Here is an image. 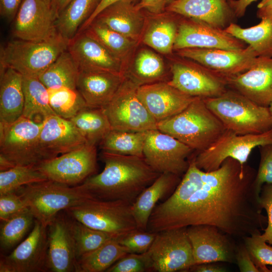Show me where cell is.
Here are the masks:
<instances>
[{"label": "cell", "mask_w": 272, "mask_h": 272, "mask_svg": "<svg viewBox=\"0 0 272 272\" xmlns=\"http://www.w3.org/2000/svg\"><path fill=\"white\" fill-rule=\"evenodd\" d=\"M120 74L106 71H80L77 89L88 107L103 108L112 99L124 81Z\"/></svg>", "instance_id": "25"}, {"label": "cell", "mask_w": 272, "mask_h": 272, "mask_svg": "<svg viewBox=\"0 0 272 272\" xmlns=\"http://www.w3.org/2000/svg\"><path fill=\"white\" fill-rule=\"evenodd\" d=\"M28 210L26 203L16 192L0 194L1 222Z\"/></svg>", "instance_id": "48"}, {"label": "cell", "mask_w": 272, "mask_h": 272, "mask_svg": "<svg viewBox=\"0 0 272 272\" xmlns=\"http://www.w3.org/2000/svg\"><path fill=\"white\" fill-rule=\"evenodd\" d=\"M48 227L35 219L28 236L9 255L0 259V272H45L47 268Z\"/></svg>", "instance_id": "15"}, {"label": "cell", "mask_w": 272, "mask_h": 272, "mask_svg": "<svg viewBox=\"0 0 272 272\" xmlns=\"http://www.w3.org/2000/svg\"><path fill=\"white\" fill-rule=\"evenodd\" d=\"M67 50L79 72L100 71L123 75L122 60L83 31L69 41Z\"/></svg>", "instance_id": "22"}, {"label": "cell", "mask_w": 272, "mask_h": 272, "mask_svg": "<svg viewBox=\"0 0 272 272\" xmlns=\"http://www.w3.org/2000/svg\"><path fill=\"white\" fill-rule=\"evenodd\" d=\"M147 252L151 260L152 271H188L195 265L187 227L156 233Z\"/></svg>", "instance_id": "10"}, {"label": "cell", "mask_w": 272, "mask_h": 272, "mask_svg": "<svg viewBox=\"0 0 272 272\" xmlns=\"http://www.w3.org/2000/svg\"><path fill=\"white\" fill-rule=\"evenodd\" d=\"M256 233L245 237L244 245L253 262L260 272H270L267 265L272 266V246L268 245L260 236Z\"/></svg>", "instance_id": "44"}, {"label": "cell", "mask_w": 272, "mask_h": 272, "mask_svg": "<svg viewBox=\"0 0 272 272\" xmlns=\"http://www.w3.org/2000/svg\"><path fill=\"white\" fill-rule=\"evenodd\" d=\"M55 18L48 0H23L13 20L16 39L42 41L55 36Z\"/></svg>", "instance_id": "17"}, {"label": "cell", "mask_w": 272, "mask_h": 272, "mask_svg": "<svg viewBox=\"0 0 272 272\" xmlns=\"http://www.w3.org/2000/svg\"><path fill=\"white\" fill-rule=\"evenodd\" d=\"M16 165L9 159L0 154V172L8 170Z\"/></svg>", "instance_id": "57"}, {"label": "cell", "mask_w": 272, "mask_h": 272, "mask_svg": "<svg viewBox=\"0 0 272 272\" xmlns=\"http://www.w3.org/2000/svg\"><path fill=\"white\" fill-rule=\"evenodd\" d=\"M66 215L68 226L75 242L78 259L114 238L108 234L89 227Z\"/></svg>", "instance_id": "41"}, {"label": "cell", "mask_w": 272, "mask_h": 272, "mask_svg": "<svg viewBox=\"0 0 272 272\" xmlns=\"http://www.w3.org/2000/svg\"><path fill=\"white\" fill-rule=\"evenodd\" d=\"M103 171L83 183L96 198L122 200L132 203L160 175L144 157L102 152Z\"/></svg>", "instance_id": "2"}, {"label": "cell", "mask_w": 272, "mask_h": 272, "mask_svg": "<svg viewBox=\"0 0 272 272\" xmlns=\"http://www.w3.org/2000/svg\"><path fill=\"white\" fill-rule=\"evenodd\" d=\"M23 0H0V14L8 21H13Z\"/></svg>", "instance_id": "52"}, {"label": "cell", "mask_w": 272, "mask_h": 272, "mask_svg": "<svg viewBox=\"0 0 272 272\" xmlns=\"http://www.w3.org/2000/svg\"><path fill=\"white\" fill-rule=\"evenodd\" d=\"M24 106L23 76L11 68L0 69V124L22 116Z\"/></svg>", "instance_id": "29"}, {"label": "cell", "mask_w": 272, "mask_h": 272, "mask_svg": "<svg viewBox=\"0 0 272 272\" xmlns=\"http://www.w3.org/2000/svg\"><path fill=\"white\" fill-rule=\"evenodd\" d=\"M195 264L217 262H233L236 250L228 235L209 225L187 227Z\"/></svg>", "instance_id": "20"}, {"label": "cell", "mask_w": 272, "mask_h": 272, "mask_svg": "<svg viewBox=\"0 0 272 272\" xmlns=\"http://www.w3.org/2000/svg\"><path fill=\"white\" fill-rule=\"evenodd\" d=\"M132 203L122 200H103L95 197L64 211L85 225L118 239L137 229Z\"/></svg>", "instance_id": "7"}, {"label": "cell", "mask_w": 272, "mask_h": 272, "mask_svg": "<svg viewBox=\"0 0 272 272\" xmlns=\"http://www.w3.org/2000/svg\"><path fill=\"white\" fill-rule=\"evenodd\" d=\"M258 9L257 16L261 21L257 25L243 28L232 22L225 30L248 44L258 56L272 57V9Z\"/></svg>", "instance_id": "30"}, {"label": "cell", "mask_w": 272, "mask_h": 272, "mask_svg": "<svg viewBox=\"0 0 272 272\" xmlns=\"http://www.w3.org/2000/svg\"><path fill=\"white\" fill-rule=\"evenodd\" d=\"M260 155L258 170L254 181L256 195L259 197L264 184H272V144L259 147Z\"/></svg>", "instance_id": "47"}, {"label": "cell", "mask_w": 272, "mask_h": 272, "mask_svg": "<svg viewBox=\"0 0 272 272\" xmlns=\"http://www.w3.org/2000/svg\"><path fill=\"white\" fill-rule=\"evenodd\" d=\"M256 172L232 158L215 170L205 171L191 156L174 191L154 209L147 230L157 233L203 225L243 239L261 233L267 219L262 214L254 187Z\"/></svg>", "instance_id": "1"}, {"label": "cell", "mask_w": 272, "mask_h": 272, "mask_svg": "<svg viewBox=\"0 0 272 272\" xmlns=\"http://www.w3.org/2000/svg\"><path fill=\"white\" fill-rule=\"evenodd\" d=\"M147 27L143 40L144 43L163 54H170L177 35L178 24L172 18L159 17Z\"/></svg>", "instance_id": "38"}, {"label": "cell", "mask_w": 272, "mask_h": 272, "mask_svg": "<svg viewBox=\"0 0 272 272\" xmlns=\"http://www.w3.org/2000/svg\"><path fill=\"white\" fill-rule=\"evenodd\" d=\"M268 108L270 114L271 115V117L272 118V101L270 102L269 106H268Z\"/></svg>", "instance_id": "59"}, {"label": "cell", "mask_w": 272, "mask_h": 272, "mask_svg": "<svg viewBox=\"0 0 272 272\" xmlns=\"http://www.w3.org/2000/svg\"><path fill=\"white\" fill-rule=\"evenodd\" d=\"M79 74L72 55L66 50L38 78L47 88L64 87L77 89Z\"/></svg>", "instance_id": "36"}, {"label": "cell", "mask_w": 272, "mask_h": 272, "mask_svg": "<svg viewBox=\"0 0 272 272\" xmlns=\"http://www.w3.org/2000/svg\"><path fill=\"white\" fill-rule=\"evenodd\" d=\"M176 51L180 57L196 62L226 78L246 72L258 58L256 52L249 45L237 50L187 48Z\"/></svg>", "instance_id": "16"}, {"label": "cell", "mask_w": 272, "mask_h": 272, "mask_svg": "<svg viewBox=\"0 0 272 272\" xmlns=\"http://www.w3.org/2000/svg\"><path fill=\"white\" fill-rule=\"evenodd\" d=\"M50 2V0H48Z\"/></svg>", "instance_id": "60"}, {"label": "cell", "mask_w": 272, "mask_h": 272, "mask_svg": "<svg viewBox=\"0 0 272 272\" xmlns=\"http://www.w3.org/2000/svg\"><path fill=\"white\" fill-rule=\"evenodd\" d=\"M72 0H50V7L55 19H56L58 15L72 2Z\"/></svg>", "instance_id": "56"}, {"label": "cell", "mask_w": 272, "mask_h": 272, "mask_svg": "<svg viewBox=\"0 0 272 272\" xmlns=\"http://www.w3.org/2000/svg\"><path fill=\"white\" fill-rule=\"evenodd\" d=\"M137 1L138 0H101L96 9L82 25L78 32L83 31L86 29L101 12L110 5L119 1H127L135 4V2Z\"/></svg>", "instance_id": "53"}, {"label": "cell", "mask_w": 272, "mask_h": 272, "mask_svg": "<svg viewBox=\"0 0 272 272\" xmlns=\"http://www.w3.org/2000/svg\"><path fill=\"white\" fill-rule=\"evenodd\" d=\"M24 106L22 116L36 122L56 115L51 107L48 89L38 78L23 76Z\"/></svg>", "instance_id": "31"}, {"label": "cell", "mask_w": 272, "mask_h": 272, "mask_svg": "<svg viewBox=\"0 0 272 272\" xmlns=\"http://www.w3.org/2000/svg\"><path fill=\"white\" fill-rule=\"evenodd\" d=\"M272 144V128L258 134H238L227 130L210 147L193 156L196 166L205 171L218 169L228 158L246 163L257 147Z\"/></svg>", "instance_id": "8"}, {"label": "cell", "mask_w": 272, "mask_h": 272, "mask_svg": "<svg viewBox=\"0 0 272 272\" xmlns=\"http://www.w3.org/2000/svg\"><path fill=\"white\" fill-rule=\"evenodd\" d=\"M137 95L157 123L179 113L195 98L184 94L165 81L139 86Z\"/></svg>", "instance_id": "21"}, {"label": "cell", "mask_w": 272, "mask_h": 272, "mask_svg": "<svg viewBox=\"0 0 272 272\" xmlns=\"http://www.w3.org/2000/svg\"><path fill=\"white\" fill-rule=\"evenodd\" d=\"M16 192L35 219L47 227L62 211L95 197L83 183L69 186L50 180L24 186Z\"/></svg>", "instance_id": "5"}, {"label": "cell", "mask_w": 272, "mask_h": 272, "mask_svg": "<svg viewBox=\"0 0 272 272\" xmlns=\"http://www.w3.org/2000/svg\"><path fill=\"white\" fill-rule=\"evenodd\" d=\"M257 0H228V4L235 17L240 18L245 13L247 8Z\"/></svg>", "instance_id": "54"}, {"label": "cell", "mask_w": 272, "mask_h": 272, "mask_svg": "<svg viewBox=\"0 0 272 272\" xmlns=\"http://www.w3.org/2000/svg\"><path fill=\"white\" fill-rule=\"evenodd\" d=\"M165 65L161 57L146 49L138 53L132 68L124 75L139 86L165 81Z\"/></svg>", "instance_id": "34"}, {"label": "cell", "mask_w": 272, "mask_h": 272, "mask_svg": "<svg viewBox=\"0 0 272 272\" xmlns=\"http://www.w3.org/2000/svg\"><path fill=\"white\" fill-rule=\"evenodd\" d=\"M107 272L152 271L151 262L148 253H129L116 262Z\"/></svg>", "instance_id": "45"}, {"label": "cell", "mask_w": 272, "mask_h": 272, "mask_svg": "<svg viewBox=\"0 0 272 272\" xmlns=\"http://www.w3.org/2000/svg\"><path fill=\"white\" fill-rule=\"evenodd\" d=\"M47 180L36 165H16L0 172V194L16 192L24 186Z\"/></svg>", "instance_id": "42"}, {"label": "cell", "mask_w": 272, "mask_h": 272, "mask_svg": "<svg viewBox=\"0 0 272 272\" xmlns=\"http://www.w3.org/2000/svg\"><path fill=\"white\" fill-rule=\"evenodd\" d=\"M96 146H84L36 165L48 180L69 186L83 183L97 169Z\"/></svg>", "instance_id": "13"}, {"label": "cell", "mask_w": 272, "mask_h": 272, "mask_svg": "<svg viewBox=\"0 0 272 272\" xmlns=\"http://www.w3.org/2000/svg\"><path fill=\"white\" fill-rule=\"evenodd\" d=\"M227 130L238 134H258L272 128L268 107L260 106L228 88L221 95L203 98Z\"/></svg>", "instance_id": "4"}, {"label": "cell", "mask_w": 272, "mask_h": 272, "mask_svg": "<svg viewBox=\"0 0 272 272\" xmlns=\"http://www.w3.org/2000/svg\"><path fill=\"white\" fill-rule=\"evenodd\" d=\"M226 81L228 88L260 106L268 107L272 101V57L258 56L248 70L226 77Z\"/></svg>", "instance_id": "24"}, {"label": "cell", "mask_w": 272, "mask_h": 272, "mask_svg": "<svg viewBox=\"0 0 272 272\" xmlns=\"http://www.w3.org/2000/svg\"><path fill=\"white\" fill-rule=\"evenodd\" d=\"M245 45L224 29L186 18L178 24L173 50L198 48L237 50L245 48Z\"/></svg>", "instance_id": "18"}, {"label": "cell", "mask_w": 272, "mask_h": 272, "mask_svg": "<svg viewBox=\"0 0 272 272\" xmlns=\"http://www.w3.org/2000/svg\"><path fill=\"white\" fill-rule=\"evenodd\" d=\"M235 260L241 272H259L244 245L237 249Z\"/></svg>", "instance_id": "50"}, {"label": "cell", "mask_w": 272, "mask_h": 272, "mask_svg": "<svg viewBox=\"0 0 272 272\" xmlns=\"http://www.w3.org/2000/svg\"><path fill=\"white\" fill-rule=\"evenodd\" d=\"M156 235V233L137 228L117 240L129 253H143L149 249Z\"/></svg>", "instance_id": "46"}, {"label": "cell", "mask_w": 272, "mask_h": 272, "mask_svg": "<svg viewBox=\"0 0 272 272\" xmlns=\"http://www.w3.org/2000/svg\"><path fill=\"white\" fill-rule=\"evenodd\" d=\"M174 0H140L135 5L139 10H146L149 13L159 15L163 12Z\"/></svg>", "instance_id": "51"}, {"label": "cell", "mask_w": 272, "mask_h": 272, "mask_svg": "<svg viewBox=\"0 0 272 272\" xmlns=\"http://www.w3.org/2000/svg\"><path fill=\"white\" fill-rule=\"evenodd\" d=\"M48 271L79 272L75 244L66 214L59 213L48 226Z\"/></svg>", "instance_id": "23"}, {"label": "cell", "mask_w": 272, "mask_h": 272, "mask_svg": "<svg viewBox=\"0 0 272 272\" xmlns=\"http://www.w3.org/2000/svg\"><path fill=\"white\" fill-rule=\"evenodd\" d=\"M257 8L272 9V0H262L257 5Z\"/></svg>", "instance_id": "58"}, {"label": "cell", "mask_w": 272, "mask_h": 272, "mask_svg": "<svg viewBox=\"0 0 272 272\" xmlns=\"http://www.w3.org/2000/svg\"><path fill=\"white\" fill-rule=\"evenodd\" d=\"M42 122L21 116L12 123L0 124V154L16 165L41 163L38 145Z\"/></svg>", "instance_id": "11"}, {"label": "cell", "mask_w": 272, "mask_h": 272, "mask_svg": "<svg viewBox=\"0 0 272 272\" xmlns=\"http://www.w3.org/2000/svg\"><path fill=\"white\" fill-rule=\"evenodd\" d=\"M194 151L173 137L158 129L147 131L143 149L146 162L160 174L179 176L186 171Z\"/></svg>", "instance_id": "12"}, {"label": "cell", "mask_w": 272, "mask_h": 272, "mask_svg": "<svg viewBox=\"0 0 272 272\" xmlns=\"http://www.w3.org/2000/svg\"><path fill=\"white\" fill-rule=\"evenodd\" d=\"M47 89L50 105L60 117L71 119L87 107L77 89L61 87Z\"/></svg>", "instance_id": "40"}, {"label": "cell", "mask_w": 272, "mask_h": 272, "mask_svg": "<svg viewBox=\"0 0 272 272\" xmlns=\"http://www.w3.org/2000/svg\"><path fill=\"white\" fill-rule=\"evenodd\" d=\"M189 271L195 272H224L226 269L214 263H205L195 264L190 267Z\"/></svg>", "instance_id": "55"}, {"label": "cell", "mask_w": 272, "mask_h": 272, "mask_svg": "<svg viewBox=\"0 0 272 272\" xmlns=\"http://www.w3.org/2000/svg\"><path fill=\"white\" fill-rule=\"evenodd\" d=\"M157 129L197 152L210 147L226 130L200 97H195L179 113L158 122Z\"/></svg>", "instance_id": "3"}, {"label": "cell", "mask_w": 272, "mask_h": 272, "mask_svg": "<svg viewBox=\"0 0 272 272\" xmlns=\"http://www.w3.org/2000/svg\"><path fill=\"white\" fill-rule=\"evenodd\" d=\"M259 203L261 209L267 213V226L261 237L266 242L272 245V184H264L259 195Z\"/></svg>", "instance_id": "49"}, {"label": "cell", "mask_w": 272, "mask_h": 272, "mask_svg": "<svg viewBox=\"0 0 272 272\" xmlns=\"http://www.w3.org/2000/svg\"><path fill=\"white\" fill-rule=\"evenodd\" d=\"M128 253V251L118 242L117 239L112 238L78 259L79 272L106 271Z\"/></svg>", "instance_id": "33"}, {"label": "cell", "mask_w": 272, "mask_h": 272, "mask_svg": "<svg viewBox=\"0 0 272 272\" xmlns=\"http://www.w3.org/2000/svg\"><path fill=\"white\" fill-rule=\"evenodd\" d=\"M146 132L111 129L99 143L102 152L143 156Z\"/></svg>", "instance_id": "37"}, {"label": "cell", "mask_w": 272, "mask_h": 272, "mask_svg": "<svg viewBox=\"0 0 272 272\" xmlns=\"http://www.w3.org/2000/svg\"><path fill=\"white\" fill-rule=\"evenodd\" d=\"M70 120L85 138L87 143L96 146L112 129L102 108L87 106Z\"/></svg>", "instance_id": "35"}, {"label": "cell", "mask_w": 272, "mask_h": 272, "mask_svg": "<svg viewBox=\"0 0 272 272\" xmlns=\"http://www.w3.org/2000/svg\"><path fill=\"white\" fill-rule=\"evenodd\" d=\"M139 86L125 78L110 101L103 108L112 129L145 132L157 129L137 95Z\"/></svg>", "instance_id": "9"}, {"label": "cell", "mask_w": 272, "mask_h": 272, "mask_svg": "<svg viewBox=\"0 0 272 272\" xmlns=\"http://www.w3.org/2000/svg\"><path fill=\"white\" fill-rule=\"evenodd\" d=\"M68 43L58 33L46 41H10L1 47L0 69L11 68L23 76L38 78L67 50Z\"/></svg>", "instance_id": "6"}, {"label": "cell", "mask_w": 272, "mask_h": 272, "mask_svg": "<svg viewBox=\"0 0 272 272\" xmlns=\"http://www.w3.org/2000/svg\"><path fill=\"white\" fill-rule=\"evenodd\" d=\"M166 10L224 29L235 17L227 0H174Z\"/></svg>", "instance_id": "26"}, {"label": "cell", "mask_w": 272, "mask_h": 272, "mask_svg": "<svg viewBox=\"0 0 272 272\" xmlns=\"http://www.w3.org/2000/svg\"><path fill=\"white\" fill-rule=\"evenodd\" d=\"M101 0H72L56 18L57 33L69 41L78 33Z\"/></svg>", "instance_id": "32"}, {"label": "cell", "mask_w": 272, "mask_h": 272, "mask_svg": "<svg viewBox=\"0 0 272 272\" xmlns=\"http://www.w3.org/2000/svg\"><path fill=\"white\" fill-rule=\"evenodd\" d=\"M180 176L163 173L147 187L132 203V213L137 228L147 230L150 216L157 202L175 189L181 179Z\"/></svg>", "instance_id": "28"}, {"label": "cell", "mask_w": 272, "mask_h": 272, "mask_svg": "<svg viewBox=\"0 0 272 272\" xmlns=\"http://www.w3.org/2000/svg\"><path fill=\"white\" fill-rule=\"evenodd\" d=\"M194 62H174L168 83L186 95L201 98L219 96L228 89L225 77Z\"/></svg>", "instance_id": "14"}, {"label": "cell", "mask_w": 272, "mask_h": 272, "mask_svg": "<svg viewBox=\"0 0 272 272\" xmlns=\"http://www.w3.org/2000/svg\"><path fill=\"white\" fill-rule=\"evenodd\" d=\"M227 1H228V0H227Z\"/></svg>", "instance_id": "61"}, {"label": "cell", "mask_w": 272, "mask_h": 272, "mask_svg": "<svg viewBox=\"0 0 272 272\" xmlns=\"http://www.w3.org/2000/svg\"><path fill=\"white\" fill-rule=\"evenodd\" d=\"M94 21L135 41L140 38L145 24L141 11L136 8L135 4L127 1H119L110 5Z\"/></svg>", "instance_id": "27"}, {"label": "cell", "mask_w": 272, "mask_h": 272, "mask_svg": "<svg viewBox=\"0 0 272 272\" xmlns=\"http://www.w3.org/2000/svg\"><path fill=\"white\" fill-rule=\"evenodd\" d=\"M42 122L38 145L42 162L77 149L87 143L70 119L53 115L45 118Z\"/></svg>", "instance_id": "19"}, {"label": "cell", "mask_w": 272, "mask_h": 272, "mask_svg": "<svg viewBox=\"0 0 272 272\" xmlns=\"http://www.w3.org/2000/svg\"><path fill=\"white\" fill-rule=\"evenodd\" d=\"M83 31L121 60L130 52L137 41L95 21Z\"/></svg>", "instance_id": "39"}, {"label": "cell", "mask_w": 272, "mask_h": 272, "mask_svg": "<svg viewBox=\"0 0 272 272\" xmlns=\"http://www.w3.org/2000/svg\"><path fill=\"white\" fill-rule=\"evenodd\" d=\"M35 218L29 210L1 222L0 244L9 250L20 242L32 226Z\"/></svg>", "instance_id": "43"}]
</instances>
